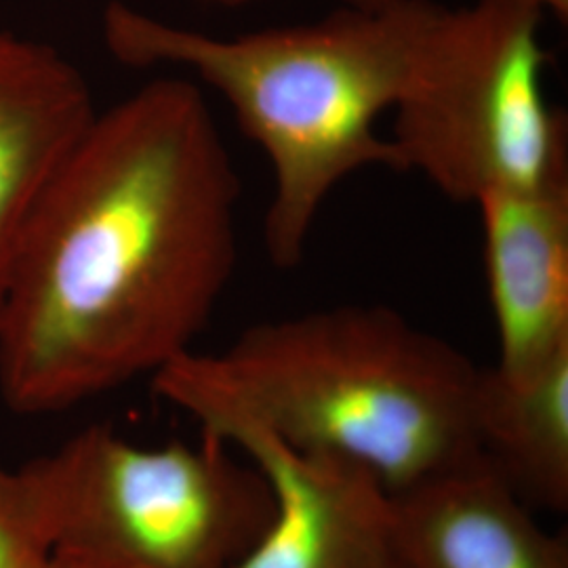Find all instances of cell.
<instances>
[{
	"label": "cell",
	"instance_id": "cell-1",
	"mask_svg": "<svg viewBox=\"0 0 568 568\" xmlns=\"http://www.w3.org/2000/svg\"><path fill=\"white\" fill-rule=\"evenodd\" d=\"M241 175L203 87L145 82L42 192L0 304V394L58 413L192 349L239 264Z\"/></svg>",
	"mask_w": 568,
	"mask_h": 568
},
{
	"label": "cell",
	"instance_id": "cell-2",
	"mask_svg": "<svg viewBox=\"0 0 568 568\" xmlns=\"http://www.w3.org/2000/svg\"><path fill=\"white\" fill-rule=\"evenodd\" d=\"M480 366L394 307L345 304L248 326L220 354L185 352L152 384L217 438L260 427L371 469L392 493L480 462Z\"/></svg>",
	"mask_w": 568,
	"mask_h": 568
},
{
	"label": "cell",
	"instance_id": "cell-3",
	"mask_svg": "<svg viewBox=\"0 0 568 568\" xmlns=\"http://www.w3.org/2000/svg\"><path fill=\"white\" fill-rule=\"evenodd\" d=\"M447 4L394 0L342 4L321 20L213 37L110 2L105 49L129 68H178L224 100L272 169L264 243L270 262L302 264L331 194L354 173L396 171L377 124L392 114Z\"/></svg>",
	"mask_w": 568,
	"mask_h": 568
},
{
	"label": "cell",
	"instance_id": "cell-4",
	"mask_svg": "<svg viewBox=\"0 0 568 568\" xmlns=\"http://www.w3.org/2000/svg\"><path fill=\"white\" fill-rule=\"evenodd\" d=\"M232 450L204 434L138 447L93 426L21 471L51 556L77 568H230L274 508L264 474Z\"/></svg>",
	"mask_w": 568,
	"mask_h": 568
},
{
	"label": "cell",
	"instance_id": "cell-5",
	"mask_svg": "<svg viewBox=\"0 0 568 568\" xmlns=\"http://www.w3.org/2000/svg\"><path fill=\"white\" fill-rule=\"evenodd\" d=\"M544 16L501 0L448 7L387 138L396 171L455 203L568 185L567 122L546 91Z\"/></svg>",
	"mask_w": 568,
	"mask_h": 568
},
{
	"label": "cell",
	"instance_id": "cell-6",
	"mask_svg": "<svg viewBox=\"0 0 568 568\" xmlns=\"http://www.w3.org/2000/svg\"><path fill=\"white\" fill-rule=\"evenodd\" d=\"M215 440L264 474L274 501L264 532L230 568H398L392 490L371 469L260 427H230Z\"/></svg>",
	"mask_w": 568,
	"mask_h": 568
},
{
	"label": "cell",
	"instance_id": "cell-7",
	"mask_svg": "<svg viewBox=\"0 0 568 568\" xmlns=\"http://www.w3.org/2000/svg\"><path fill=\"white\" fill-rule=\"evenodd\" d=\"M495 368L527 375L568 349V185L499 192L478 203Z\"/></svg>",
	"mask_w": 568,
	"mask_h": 568
},
{
	"label": "cell",
	"instance_id": "cell-8",
	"mask_svg": "<svg viewBox=\"0 0 568 568\" xmlns=\"http://www.w3.org/2000/svg\"><path fill=\"white\" fill-rule=\"evenodd\" d=\"M95 114L72 61L49 42L0 30V304L42 192Z\"/></svg>",
	"mask_w": 568,
	"mask_h": 568
},
{
	"label": "cell",
	"instance_id": "cell-9",
	"mask_svg": "<svg viewBox=\"0 0 568 568\" xmlns=\"http://www.w3.org/2000/svg\"><path fill=\"white\" fill-rule=\"evenodd\" d=\"M398 568H568V539L480 462L392 493Z\"/></svg>",
	"mask_w": 568,
	"mask_h": 568
},
{
	"label": "cell",
	"instance_id": "cell-10",
	"mask_svg": "<svg viewBox=\"0 0 568 568\" xmlns=\"http://www.w3.org/2000/svg\"><path fill=\"white\" fill-rule=\"evenodd\" d=\"M478 457L528 508H568V349L527 375L480 368L474 394Z\"/></svg>",
	"mask_w": 568,
	"mask_h": 568
},
{
	"label": "cell",
	"instance_id": "cell-11",
	"mask_svg": "<svg viewBox=\"0 0 568 568\" xmlns=\"http://www.w3.org/2000/svg\"><path fill=\"white\" fill-rule=\"evenodd\" d=\"M51 544L23 471L0 469V568H44Z\"/></svg>",
	"mask_w": 568,
	"mask_h": 568
},
{
	"label": "cell",
	"instance_id": "cell-12",
	"mask_svg": "<svg viewBox=\"0 0 568 568\" xmlns=\"http://www.w3.org/2000/svg\"><path fill=\"white\" fill-rule=\"evenodd\" d=\"M501 2H509L516 7H525L530 9L539 16H554L556 20L567 23L568 21V0H501Z\"/></svg>",
	"mask_w": 568,
	"mask_h": 568
},
{
	"label": "cell",
	"instance_id": "cell-13",
	"mask_svg": "<svg viewBox=\"0 0 568 568\" xmlns=\"http://www.w3.org/2000/svg\"><path fill=\"white\" fill-rule=\"evenodd\" d=\"M203 2L211 7H220V9H239V7L251 4L255 0H203ZM389 2H394V0H342V4L358 7V9H377V7H384Z\"/></svg>",
	"mask_w": 568,
	"mask_h": 568
},
{
	"label": "cell",
	"instance_id": "cell-14",
	"mask_svg": "<svg viewBox=\"0 0 568 568\" xmlns=\"http://www.w3.org/2000/svg\"><path fill=\"white\" fill-rule=\"evenodd\" d=\"M44 568H77L74 565H70L68 560H63V558H58V556H51V560L44 565Z\"/></svg>",
	"mask_w": 568,
	"mask_h": 568
}]
</instances>
